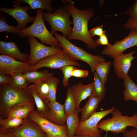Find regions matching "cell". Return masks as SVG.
<instances>
[{
  "mask_svg": "<svg viewBox=\"0 0 137 137\" xmlns=\"http://www.w3.org/2000/svg\"><path fill=\"white\" fill-rule=\"evenodd\" d=\"M62 2L73 19V26L68 40H79L85 43L89 49L96 48L98 45L96 41L91 37L88 28L89 22L94 14L93 9L90 7L84 10H80L74 6V1L65 0Z\"/></svg>",
  "mask_w": 137,
  "mask_h": 137,
  "instance_id": "obj_1",
  "label": "cell"
},
{
  "mask_svg": "<svg viewBox=\"0 0 137 137\" xmlns=\"http://www.w3.org/2000/svg\"><path fill=\"white\" fill-rule=\"evenodd\" d=\"M35 103L28 89L22 90L7 84H0V118H6L10 111L16 106Z\"/></svg>",
  "mask_w": 137,
  "mask_h": 137,
  "instance_id": "obj_2",
  "label": "cell"
},
{
  "mask_svg": "<svg viewBox=\"0 0 137 137\" xmlns=\"http://www.w3.org/2000/svg\"><path fill=\"white\" fill-rule=\"evenodd\" d=\"M43 10L40 9L36 10V15L33 24L27 28L21 29L19 34L21 38L27 36L37 38L43 44L53 47H61L57 39L49 31L45 24Z\"/></svg>",
  "mask_w": 137,
  "mask_h": 137,
  "instance_id": "obj_3",
  "label": "cell"
},
{
  "mask_svg": "<svg viewBox=\"0 0 137 137\" xmlns=\"http://www.w3.org/2000/svg\"><path fill=\"white\" fill-rule=\"evenodd\" d=\"M54 35L63 51L73 60H81L88 64L92 73L95 72L96 64L106 62L103 57L100 55H93L88 53L83 48L74 44L66 37L59 35L57 32Z\"/></svg>",
  "mask_w": 137,
  "mask_h": 137,
  "instance_id": "obj_4",
  "label": "cell"
},
{
  "mask_svg": "<svg viewBox=\"0 0 137 137\" xmlns=\"http://www.w3.org/2000/svg\"><path fill=\"white\" fill-rule=\"evenodd\" d=\"M112 117L100 121L98 124L97 128L107 132L109 131L118 134L123 133L127 130L128 127L137 128V113L129 116L123 115L117 109H115L111 114Z\"/></svg>",
  "mask_w": 137,
  "mask_h": 137,
  "instance_id": "obj_5",
  "label": "cell"
},
{
  "mask_svg": "<svg viewBox=\"0 0 137 137\" xmlns=\"http://www.w3.org/2000/svg\"><path fill=\"white\" fill-rule=\"evenodd\" d=\"M44 20L50 24L52 28L50 33L54 35L57 31L61 32L63 36L68 38L72 33L73 21L70 19V12L64 7L57 9L53 13L44 12Z\"/></svg>",
  "mask_w": 137,
  "mask_h": 137,
  "instance_id": "obj_6",
  "label": "cell"
},
{
  "mask_svg": "<svg viewBox=\"0 0 137 137\" xmlns=\"http://www.w3.org/2000/svg\"><path fill=\"white\" fill-rule=\"evenodd\" d=\"M115 109L113 107L105 110L95 112L88 119L80 122L75 135H81L90 137H102L103 131L97 128V125L101 119L108 114H112Z\"/></svg>",
  "mask_w": 137,
  "mask_h": 137,
  "instance_id": "obj_7",
  "label": "cell"
},
{
  "mask_svg": "<svg viewBox=\"0 0 137 137\" xmlns=\"http://www.w3.org/2000/svg\"><path fill=\"white\" fill-rule=\"evenodd\" d=\"M71 65L79 66V63L71 58L63 51L45 57L35 65L30 66L28 71L37 70L43 67L49 68L59 69L65 65Z\"/></svg>",
  "mask_w": 137,
  "mask_h": 137,
  "instance_id": "obj_8",
  "label": "cell"
},
{
  "mask_svg": "<svg viewBox=\"0 0 137 137\" xmlns=\"http://www.w3.org/2000/svg\"><path fill=\"white\" fill-rule=\"evenodd\" d=\"M30 52L28 63L30 66L35 65L41 59L48 56L61 52V47L48 46L41 43L34 37L28 36Z\"/></svg>",
  "mask_w": 137,
  "mask_h": 137,
  "instance_id": "obj_9",
  "label": "cell"
},
{
  "mask_svg": "<svg viewBox=\"0 0 137 137\" xmlns=\"http://www.w3.org/2000/svg\"><path fill=\"white\" fill-rule=\"evenodd\" d=\"M28 117L39 125L47 137H68L66 125L61 126L52 123L42 117L34 110L30 113Z\"/></svg>",
  "mask_w": 137,
  "mask_h": 137,
  "instance_id": "obj_10",
  "label": "cell"
},
{
  "mask_svg": "<svg viewBox=\"0 0 137 137\" xmlns=\"http://www.w3.org/2000/svg\"><path fill=\"white\" fill-rule=\"evenodd\" d=\"M127 36L121 40H117L113 44L106 46L102 50L101 54L114 58L117 55L123 53L127 49L137 46V32L130 30Z\"/></svg>",
  "mask_w": 137,
  "mask_h": 137,
  "instance_id": "obj_11",
  "label": "cell"
},
{
  "mask_svg": "<svg viewBox=\"0 0 137 137\" xmlns=\"http://www.w3.org/2000/svg\"><path fill=\"white\" fill-rule=\"evenodd\" d=\"M0 133H9L16 137H47L39 125L27 117L22 124L14 128L0 131Z\"/></svg>",
  "mask_w": 137,
  "mask_h": 137,
  "instance_id": "obj_12",
  "label": "cell"
},
{
  "mask_svg": "<svg viewBox=\"0 0 137 137\" xmlns=\"http://www.w3.org/2000/svg\"><path fill=\"white\" fill-rule=\"evenodd\" d=\"M14 8H8L1 7L0 11L6 13L13 18L17 22L16 25L19 29H22L25 28L28 23L33 22L35 16H30L28 14V10L31 9L30 6L27 5L21 6L20 3L14 1Z\"/></svg>",
  "mask_w": 137,
  "mask_h": 137,
  "instance_id": "obj_13",
  "label": "cell"
},
{
  "mask_svg": "<svg viewBox=\"0 0 137 137\" xmlns=\"http://www.w3.org/2000/svg\"><path fill=\"white\" fill-rule=\"evenodd\" d=\"M30 66L28 63L16 60L8 56L0 55V73L11 76L15 73L24 74L28 71Z\"/></svg>",
  "mask_w": 137,
  "mask_h": 137,
  "instance_id": "obj_14",
  "label": "cell"
},
{
  "mask_svg": "<svg viewBox=\"0 0 137 137\" xmlns=\"http://www.w3.org/2000/svg\"><path fill=\"white\" fill-rule=\"evenodd\" d=\"M136 52L135 51H133L127 54L123 53L114 58L113 65L118 78L123 79L128 75L132 61L137 57L133 56Z\"/></svg>",
  "mask_w": 137,
  "mask_h": 137,
  "instance_id": "obj_15",
  "label": "cell"
},
{
  "mask_svg": "<svg viewBox=\"0 0 137 137\" xmlns=\"http://www.w3.org/2000/svg\"><path fill=\"white\" fill-rule=\"evenodd\" d=\"M48 106L49 110L46 119L57 125L62 126L65 125L66 116L63 105L56 101L50 102Z\"/></svg>",
  "mask_w": 137,
  "mask_h": 137,
  "instance_id": "obj_16",
  "label": "cell"
},
{
  "mask_svg": "<svg viewBox=\"0 0 137 137\" xmlns=\"http://www.w3.org/2000/svg\"><path fill=\"white\" fill-rule=\"evenodd\" d=\"M0 53L22 62L28 63L29 55L25 53H22L14 42H5L0 41Z\"/></svg>",
  "mask_w": 137,
  "mask_h": 137,
  "instance_id": "obj_17",
  "label": "cell"
},
{
  "mask_svg": "<svg viewBox=\"0 0 137 137\" xmlns=\"http://www.w3.org/2000/svg\"><path fill=\"white\" fill-rule=\"evenodd\" d=\"M71 87L76 101V110L80 112L81 108L79 105L81 101L89 97L93 93V82L85 85L80 82Z\"/></svg>",
  "mask_w": 137,
  "mask_h": 137,
  "instance_id": "obj_18",
  "label": "cell"
},
{
  "mask_svg": "<svg viewBox=\"0 0 137 137\" xmlns=\"http://www.w3.org/2000/svg\"><path fill=\"white\" fill-rule=\"evenodd\" d=\"M28 89L36 105L37 111L42 117L46 119L49 110V102L46 101L40 95L36 89L35 84L28 86Z\"/></svg>",
  "mask_w": 137,
  "mask_h": 137,
  "instance_id": "obj_19",
  "label": "cell"
},
{
  "mask_svg": "<svg viewBox=\"0 0 137 137\" xmlns=\"http://www.w3.org/2000/svg\"><path fill=\"white\" fill-rule=\"evenodd\" d=\"M101 100L93 93L89 97L86 104L81 109L80 112L81 116L80 122L86 120L96 111Z\"/></svg>",
  "mask_w": 137,
  "mask_h": 137,
  "instance_id": "obj_20",
  "label": "cell"
},
{
  "mask_svg": "<svg viewBox=\"0 0 137 137\" xmlns=\"http://www.w3.org/2000/svg\"><path fill=\"white\" fill-rule=\"evenodd\" d=\"M34 105L26 104L16 106L10 111L6 118H17L24 119L28 117L30 113L34 110Z\"/></svg>",
  "mask_w": 137,
  "mask_h": 137,
  "instance_id": "obj_21",
  "label": "cell"
},
{
  "mask_svg": "<svg viewBox=\"0 0 137 137\" xmlns=\"http://www.w3.org/2000/svg\"><path fill=\"white\" fill-rule=\"evenodd\" d=\"M123 80L125 88L123 92L124 100H131L137 102V85L128 75Z\"/></svg>",
  "mask_w": 137,
  "mask_h": 137,
  "instance_id": "obj_22",
  "label": "cell"
},
{
  "mask_svg": "<svg viewBox=\"0 0 137 137\" xmlns=\"http://www.w3.org/2000/svg\"><path fill=\"white\" fill-rule=\"evenodd\" d=\"M24 74L29 84L32 83H36L47 79L53 76V74L49 72L47 70L28 71Z\"/></svg>",
  "mask_w": 137,
  "mask_h": 137,
  "instance_id": "obj_23",
  "label": "cell"
},
{
  "mask_svg": "<svg viewBox=\"0 0 137 137\" xmlns=\"http://www.w3.org/2000/svg\"><path fill=\"white\" fill-rule=\"evenodd\" d=\"M15 1L21 3L23 2L27 4L31 9H44L50 13H52L54 11L51 5L53 1L52 0H16Z\"/></svg>",
  "mask_w": 137,
  "mask_h": 137,
  "instance_id": "obj_24",
  "label": "cell"
},
{
  "mask_svg": "<svg viewBox=\"0 0 137 137\" xmlns=\"http://www.w3.org/2000/svg\"><path fill=\"white\" fill-rule=\"evenodd\" d=\"M77 110L66 116V122L68 137H74L76 130L79 124V112Z\"/></svg>",
  "mask_w": 137,
  "mask_h": 137,
  "instance_id": "obj_25",
  "label": "cell"
},
{
  "mask_svg": "<svg viewBox=\"0 0 137 137\" xmlns=\"http://www.w3.org/2000/svg\"><path fill=\"white\" fill-rule=\"evenodd\" d=\"M11 82L10 85L15 88L23 90H28L29 83L24 74L21 73H17L12 74Z\"/></svg>",
  "mask_w": 137,
  "mask_h": 137,
  "instance_id": "obj_26",
  "label": "cell"
},
{
  "mask_svg": "<svg viewBox=\"0 0 137 137\" xmlns=\"http://www.w3.org/2000/svg\"><path fill=\"white\" fill-rule=\"evenodd\" d=\"M66 116L75 112L76 110V101L71 87H68L66 98L63 104Z\"/></svg>",
  "mask_w": 137,
  "mask_h": 137,
  "instance_id": "obj_27",
  "label": "cell"
},
{
  "mask_svg": "<svg viewBox=\"0 0 137 137\" xmlns=\"http://www.w3.org/2000/svg\"><path fill=\"white\" fill-rule=\"evenodd\" d=\"M111 65V62L109 61L99 63L95 66V72L102 82L104 84L107 81Z\"/></svg>",
  "mask_w": 137,
  "mask_h": 137,
  "instance_id": "obj_28",
  "label": "cell"
},
{
  "mask_svg": "<svg viewBox=\"0 0 137 137\" xmlns=\"http://www.w3.org/2000/svg\"><path fill=\"white\" fill-rule=\"evenodd\" d=\"M24 119L19 118H0V131L17 127L22 124Z\"/></svg>",
  "mask_w": 137,
  "mask_h": 137,
  "instance_id": "obj_29",
  "label": "cell"
},
{
  "mask_svg": "<svg viewBox=\"0 0 137 137\" xmlns=\"http://www.w3.org/2000/svg\"><path fill=\"white\" fill-rule=\"evenodd\" d=\"M93 73L94 90L93 93L102 100L106 97V89L105 84L102 82L96 72Z\"/></svg>",
  "mask_w": 137,
  "mask_h": 137,
  "instance_id": "obj_30",
  "label": "cell"
},
{
  "mask_svg": "<svg viewBox=\"0 0 137 137\" xmlns=\"http://www.w3.org/2000/svg\"><path fill=\"white\" fill-rule=\"evenodd\" d=\"M49 78L34 83L39 94L46 101L48 102H50L49 98Z\"/></svg>",
  "mask_w": 137,
  "mask_h": 137,
  "instance_id": "obj_31",
  "label": "cell"
},
{
  "mask_svg": "<svg viewBox=\"0 0 137 137\" xmlns=\"http://www.w3.org/2000/svg\"><path fill=\"white\" fill-rule=\"evenodd\" d=\"M59 82V79L53 76L49 80V98L50 102L56 101V95L57 85Z\"/></svg>",
  "mask_w": 137,
  "mask_h": 137,
  "instance_id": "obj_32",
  "label": "cell"
},
{
  "mask_svg": "<svg viewBox=\"0 0 137 137\" xmlns=\"http://www.w3.org/2000/svg\"><path fill=\"white\" fill-rule=\"evenodd\" d=\"M16 26H12L8 24L5 19L0 16V32H9L15 35L19 34L21 31Z\"/></svg>",
  "mask_w": 137,
  "mask_h": 137,
  "instance_id": "obj_33",
  "label": "cell"
},
{
  "mask_svg": "<svg viewBox=\"0 0 137 137\" xmlns=\"http://www.w3.org/2000/svg\"><path fill=\"white\" fill-rule=\"evenodd\" d=\"M74 66L71 65H65L60 68L63 74V84L65 87L68 85L69 79L72 77Z\"/></svg>",
  "mask_w": 137,
  "mask_h": 137,
  "instance_id": "obj_34",
  "label": "cell"
},
{
  "mask_svg": "<svg viewBox=\"0 0 137 137\" xmlns=\"http://www.w3.org/2000/svg\"><path fill=\"white\" fill-rule=\"evenodd\" d=\"M124 13L128 15L130 18L137 19V0L135 1L133 5Z\"/></svg>",
  "mask_w": 137,
  "mask_h": 137,
  "instance_id": "obj_35",
  "label": "cell"
},
{
  "mask_svg": "<svg viewBox=\"0 0 137 137\" xmlns=\"http://www.w3.org/2000/svg\"><path fill=\"white\" fill-rule=\"evenodd\" d=\"M123 26L126 29L134 30L137 32V19L129 18Z\"/></svg>",
  "mask_w": 137,
  "mask_h": 137,
  "instance_id": "obj_36",
  "label": "cell"
},
{
  "mask_svg": "<svg viewBox=\"0 0 137 137\" xmlns=\"http://www.w3.org/2000/svg\"><path fill=\"white\" fill-rule=\"evenodd\" d=\"M103 25H101L91 29L89 31L91 37H92L96 35L100 36L106 33V31L103 30Z\"/></svg>",
  "mask_w": 137,
  "mask_h": 137,
  "instance_id": "obj_37",
  "label": "cell"
},
{
  "mask_svg": "<svg viewBox=\"0 0 137 137\" xmlns=\"http://www.w3.org/2000/svg\"><path fill=\"white\" fill-rule=\"evenodd\" d=\"M89 73V72L88 71L77 68L75 67L73 71L72 77L84 78L87 77Z\"/></svg>",
  "mask_w": 137,
  "mask_h": 137,
  "instance_id": "obj_38",
  "label": "cell"
},
{
  "mask_svg": "<svg viewBox=\"0 0 137 137\" xmlns=\"http://www.w3.org/2000/svg\"><path fill=\"white\" fill-rule=\"evenodd\" d=\"M96 43L98 45L100 46H107L110 44L109 42L108 37L106 33L99 36V38L96 41Z\"/></svg>",
  "mask_w": 137,
  "mask_h": 137,
  "instance_id": "obj_39",
  "label": "cell"
},
{
  "mask_svg": "<svg viewBox=\"0 0 137 137\" xmlns=\"http://www.w3.org/2000/svg\"><path fill=\"white\" fill-rule=\"evenodd\" d=\"M12 79L11 76H8L0 73V85L3 84H7L10 85Z\"/></svg>",
  "mask_w": 137,
  "mask_h": 137,
  "instance_id": "obj_40",
  "label": "cell"
},
{
  "mask_svg": "<svg viewBox=\"0 0 137 137\" xmlns=\"http://www.w3.org/2000/svg\"><path fill=\"white\" fill-rule=\"evenodd\" d=\"M123 137H137V128L131 129L129 131L126 130L123 133Z\"/></svg>",
  "mask_w": 137,
  "mask_h": 137,
  "instance_id": "obj_41",
  "label": "cell"
},
{
  "mask_svg": "<svg viewBox=\"0 0 137 137\" xmlns=\"http://www.w3.org/2000/svg\"><path fill=\"white\" fill-rule=\"evenodd\" d=\"M0 137H16L11 134L6 133H0Z\"/></svg>",
  "mask_w": 137,
  "mask_h": 137,
  "instance_id": "obj_42",
  "label": "cell"
},
{
  "mask_svg": "<svg viewBox=\"0 0 137 137\" xmlns=\"http://www.w3.org/2000/svg\"><path fill=\"white\" fill-rule=\"evenodd\" d=\"M105 2V0H100L99 3V6L100 7H102L103 5Z\"/></svg>",
  "mask_w": 137,
  "mask_h": 137,
  "instance_id": "obj_43",
  "label": "cell"
},
{
  "mask_svg": "<svg viewBox=\"0 0 137 137\" xmlns=\"http://www.w3.org/2000/svg\"><path fill=\"white\" fill-rule=\"evenodd\" d=\"M74 137H90V136L85 135H75Z\"/></svg>",
  "mask_w": 137,
  "mask_h": 137,
  "instance_id": "obj_44",
  "label": "cell"
}]
</instances>
